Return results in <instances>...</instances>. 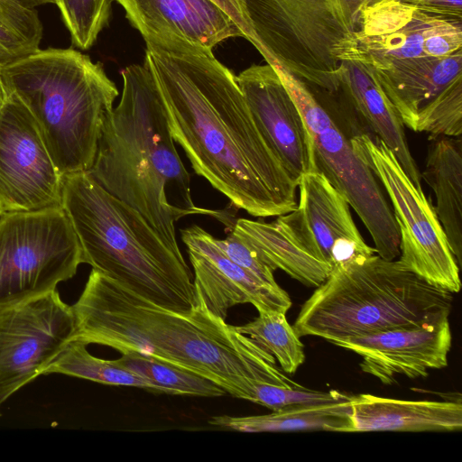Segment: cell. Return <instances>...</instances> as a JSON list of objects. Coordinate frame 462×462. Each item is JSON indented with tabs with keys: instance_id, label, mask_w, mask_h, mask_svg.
<instances>
[{
	"instance_id": "29",
	"label": "cell",
	"mask_w": 462,
	"mask_h": 462,
	"mask_svg": "<svg viewBox=\"0 0 462 462\" xmlns=\"http://www.w3.org/2000/svg\"><path fill=\"white\" fill-rule=\"evenodd\" d=\"M415 132H426L430 139L462 134V76L453 80L418 113Z\"/></svg>"
},
{
	"instance_id": "28",
	"label": "cell",
	"mask_w": 462,
	"mask_h": 462,
	"mask_svg": "<svg viewBox=\"0 0 462 462\" xmlns=\"http://www.w3.org/2000/svg\"><path fill=\"white\" fill-rule=\"evenodd\" d=\"M42 32L34 9L0 0V66L38 50Z\"/></svg>"
},
{
	"instance_id": "23",
	"label": "cell",
	"mask_w": 462,
	"mask_h": 462,
	"mask_svg": "<svg viewBox=\"0 0 462 462\" xmlns=\"http://www.w3.org/2000/svg\"><path fill=\"white\" fill-rule=\"evenodd\" d=\"M461 140L442 137L428 149L421 173L436 197L435 211L458 266L462 256Z\"/></svg>"
},
{
	"instance_id": "24",
	"label": "cell",
	"mask_w": 462,
	"mask_h": 462,
	"mask_svg": "<svg viewBox=\"0 0 462 462\" xmlns=\"http://www.w3.org/2000/svg\"><path fill=\"white\" fill-rule=\"evenodd\" d=\"M232 231L244 239L271 269H278L310 287H318L332 266L299 248L276 225L262 220L237 219Z\"/></svg>"
},
{
	"instance_id": "12",
	"label": "cell",
	"mask_w": 462,
	"mask_h": 462,
	"mask_svg": "<svg viewBox=\"0 0 462 462\" xmlns=\"http://www.w3.org/2000/svg\"><path fill=\"white\" fill-rule=\"evenodd\" d=\"M62 176L37 125L14 95L0 106V208L30 211L61 204Z\"/></svg>"
},
{
	"instance_id": "20",
	"label": "cell",
	"mask_w": 462,
	"mask_h": 462,
	"mask_svg": "<svg viewBox=\"0 0 462 462\" xmlns=\"http://www.w3.org/2000/svg\"><path fill=\"white\" fill-rule=\"evenodd\" d=\"M352 432L457 431L462 429L461 401H408L369 393L354 395Z\"/></svg>"
},
{
	"instance_id": "31",
	"label": "cell",
	"mask_w": 462,
	"mask_h": 462,
	"mask_svg": "<svg viewBox=\"0 0 462 462\" xmlns=\"http://www.w3.org/2000/svg\"><path fill=\"white\" fill-rule=\"evenodd\" d=\"M217 243L223 252L237 265L251 273L263 282L278 286L274 279V271L271 269L255 251L239 236L231 231L225 239Z\"/></svg>"
},
{
	"instance_id": "13",
	"label": "cell",
	"mask_w": 462,
	"mask_h": 462,
	"mask_svg": "<svg viewBox=\"0 0 462 462\" xmlns=\"http://www.w3.org/2000/svg\"><path fill=\"white\" fill-rule=\"evenodd\" d=\"M292 211L274 221L301 250L332 269L376 254L359 233L346 199L319 171L304 174Z\"/></svg>"
},
{
	"instance_id": "5",
	"label": "cell",
	"mask_w": 462,
	"mask_h": 462,
	"mask_svg": "<svg viewBox=\"0 0 462 462\" xmlns=\"http://www.w3.org/2000/svg\"><path fill=\"white\" fill-rule=\"evenodd\" d=\"M0 75L32 115L60 174L88 171L119 94L102 64L71 48L38 49L0 66Z\"/></svg>"
},
{
	"instance_id": "33",
	"label": "cell",
	"mask_w": 462,
	"mask_h": 462,
	"mask_svg": "<svg viewBox=\"0 0 462 462\" xmlns=\"http://www.w3.org/2000/svg\"><path fill=\"white\" fill-rule=\"evenodd\" d=\"M14 1H15L16 3L20 4L21 5H23L24 7L32 8V9H34V7H36V6L46 5V4H54L55 5V2H56V0H14Z\"/></svg>"
},
{
	"instance_id": "27",
	"label": "cell",
	"mask_w": 462,
	"mask_h": 462,
	"mask_svg": "<svg viewBox=\"0 0 462 462\" xmlns=\"http://www.w3.org/2000/svg\"><path fill=\"white\" fill-rule=\"evenodd\" d=\"M252 321L233 326L235 330L247 336L278 361L282 370L294 374L304 363V346L286 314L282 312H258Z\"/></svg>"
},
{
	"instance_id": "30",
	"label": "cell",
	"mask_w": 462,
	"mask_h": 462,
	"mask_svg": "<svg viewBox=\"0 0 462 462\" xmlns=\"http://www.w3.org/2000/svg\"><path fill=\"white\" fill-rule=\"evenodd\" d=\"M74 46L89 49L107 24L111 0H56Z\"/></svg>"
},
{
	"instance_id": "35",
	"label": "cell",
	"mask_w": 462,
	"mask_h": 462,
	"mask_svg": "<svg viewBox=\"0 0 462 462\" xmlns=\"http://www.w3.org/2000/svg\"><path fill=\"white\" fill-rule=\"evenodd\" d=\"M2 213H3V211H2V209H1V208H0V215H1Z\"/></svg>"
},
{
	"instance_id": "19",
	"label": "cell",
	"mask_w": 462,
	"mask_h": 462,
	"mask_svg": "<svg viewBox=\"0 0 462 462\" xmlns=\"http://www.w3.org/2000/svg\"><path fill=\"white\" fill-rule=\"evenodd\" d=\"M364 66L393 105L402 124L415 131L420 109L462 76V50L443 57L397 60L380 68Z\"/></svg>"
},
{
	"instance_id": "21",
	"label": "cell",
	"mask_w": 462,
	"mask_h": 462,
	"mask_svg": "<svg viewBox=\"0 0 462 462\" xmlns=\"http://www.w3.org/2000/svg\"><path fill=\"white\" fill-rule=\"evenodd\" d=\"M337 78L340 89L372 133L392 151L413 184L422 189L421 173L410 152L404 125L373 75L360 61L346 60L341 61Z\"/></svg>"
},
{
	"instance_id": "8",
	"label": "cell",
	"mask_w": 462,
	"mask_h": 462,
	"mask_svg": "<svg viewBox=\"0 0 462 462\" xmlns=\"http://www.w3.org/2000/svg\"><path fill=\"white\" fill-rule=\"evenodd\" d=\"M263 58L274 68L300 111L310 137L316 171L355 209L372 236L376 254L384 260H394L400 256L399 230L375 175L310 88L269 53Z\"/></svg>"
},
{
	"instance_id": "22",
	"label": "cell",
	"mask_w": 462,
	"mask_h": 462,
	"mask_svg": "<svg viewBox=\"0 0 462 462\" xmlns=\"http://www.w3.org/2000/svg\"><path fill=\"white\" fill-rule=\"evenodd\" d=\"M354 395L319 402H301L253 416H213L208 423L221 429L245 433L293 430L352 432Z\"/></svg>"
},
{
	"instance_id": "32",
	"label": "cell",
	"mask_w": 462,
	"mask_h": 462,
	"mask_svg": "<svg viewBox=\"0 0 462 462\" xmlns=\"http://www.w3.org/2000/svg\"><path fill=\"white\" fill-rule=\"evenodd\" d=\"M439 18L462 23V0H400Z\"/></svg>"
},
{
	"instance_id": "16",
	"label": "cell",
	"mask_w": 462,
	"mask_h": 462,
	"mask_svg": "<svg viewBox=\"0 0 462 462\" xmlns=\"http://www.w3.org/2000/svg\"><path fill=\"white\" fill-rule=\"evenodd\" d=\"M451 342L448 318H445L362 334L333 344L358 355L364 373L383 384H393L396 375L426 377L430 370L446 367Z\"/></svg>"
},
{
	"instance_id": "1",
	"label": "cell",
	"mask_w": 462,
	"mask_h": 462,
	"mask_svg": "<svg viewBox=\"0 0 462 462\" xmlns=\"http://www.w3.org/2000/svg\"><path fill=\"white\" fill-rule=\"evenodd\" d=\"M144 41L171 136L194 171L253 217L295 209L298 183L258 129L236 76L212 50L174 37Z\"/></svg>"
},
{
	"instance_id": "26",
	"label": "cell",
	"mask_w": 462,
	"mask_h": 462,
	"mask_svg": "<svg viewBox=\"0 0 462 462\" xmlns=\"http://www.w3.org/2000/svg\"><path fill=\"white\" fill-rule=\"evenodd\" d=\"M116 363L144 378L153 393L219 397L226 393L212 381L137 352L122 354Z\"/></svg>"
},
{
	"instance_id": "17",
	"label": "cell",
	"mask_w": 462,
	"mask_h": 462,
	"mask_svg": "<svg viewBox=\"0 0 462 462\" xmlns=\"http://www.w3.org/2000/svg\"><path fill=\"white\" fill-rule=\"evenodd\" d=\"M180 234L193 268L195 293L212 314L226 320L230 308L245 303L258 312L286 314L290 310L291 300L283 289L263 282L234 263L202 227L193 225Z\"/></svg>"
},
{
	"instance_id": "15",
	"label": "cell",
	"mask_w": 462,
	"mask_h": 462,
	"mask_svg": "<svg viewBox=\"0 0 462 462\" xmlns=\"http://www.w3.org/2000/svg\"><path fill=\"white\" fill-rule=\"evenodd\" d=\"M143 39L180 38L212 50L223 41L254 32L242 0H116Z\"/></svg>"
},
{
	"instance_id": "25",
	"label": "cell",
	"mask_w": 462,
	"mask_h": 462,
	"mask_svg": "<svg viewBox=\"0 0 462 462\" xmlns=\"http://www.w3.org/2000/svg\"><path fill=\"white\" fill-rule=\"evenodd\" d=\"M84 342L71 339L43 372L62 374L108 385L138 387L153 392L152 386L142 376L119 365L92 356Z\"/></svg>"
},
{
	"instance_id": "34",
	"label": "cell",
	"mask_w": 462,
	"mask_h": 462,
	"mask_svg": "<svg viewBox=\"0 0 462 462\" xmlns=\"http://www.w3.org/2000/svg\"><path fill=\"white\" fill-rule=\"evenodd\" d=\"M8 98V94L0 75V106H2Z\"/></svg>"
},
{
	"instance_id": "11",
	"label": "cell",
	"mask_w": 462,
	"mask_h": 462,
	"mask_svg": "<svg viewBox=\"0 0 462 462\" xmlns=\"http://www.w3.org/2000/svg\"><path fill=\"white\" fill-rule=\"evenodd\" d=\"M74 334V315L56 290L0 308V404L42 375Z\"/></svg>"
},
{
	"instance_id": "2",
	"label": "cell",
	"mask_w": 462,
	"mask_h": 462,
	"mask_svg": "<svg viewBox=\"0 0 462 462\" xmlns=\"http://www.w3.org/2000/svg\"><path fill=\"white\" fill-rule=\"evenodd\" d=\"M71 309V339L152 357L203 376L235 398L253 402L258 384L296 383L271 354L212 314L198 294L190 310L177 312L92 269Z\"/></svg>"
},
{
	"instance_id": "9",
	"label": "cell",
	"mask_w": 462,
	"mask_h": 462,
	"mask_svg": "<svg viewBox=\"0 0 462 462\" xmlns=\"http://www.w3.org/2000/svg\"><path fill=\"white\" fill-rule=\"evenodd\" d=\"M82 252L61 206L0 215V308L56 290Z\"/></svg>"
},
{
	"instance_id": "14",
	"label": "cell",
	"mask_w": 462,
	"mask_h": 462,
	"mask_svg": "<svg viewBox=\"0 0 462 462\" xmlns=\"http://www.w3.org/2000/svg\"><path fill=\"white\" fill-rule=\"evenodd\" d=\"M358 58L380 68L391 61L443 57L462 50V23L427 14L400 0H375L362 14Z\"/></svg>"
},
{
	"instance_id": "7",
	"label": "cell",
	"mask_w": 462,
	"mask_h": 462,
	"mask_svg": "<svg viewBox=\"0 0 462 462\" xmlns=\"http://www.w3.org/2000/svg\"><path fill=\"white\" fill-rule=\"evenodd\" d=\"M258 40L281 66L328 94L340 90L341 61L357 60L365 8L375 0H242Z\"/></svg>"
},
{
	"instance_id": "6",
	"label": "cell",
	"mask_w": 462,
	"mask_h": 462,
	"mask_svg": "<svg viewBox=\"0 0 462 462\" xmlns=\"http://www.w3.org/2000/svg\"><path fill=\"white\" fill-rule=\"evenodd\" d=\"M316 288L292 327L299 337L315 336L331 343L448 318L454 300L452 292L377 254L333 268Z\"/></svg>"
},
{
	"instance_id": "10",
	"label": "cell",
	"mask_w": 462,
	"mask_h": 462,
	"mask_svg": "<svg viewBox=\"0 0 462 462\" xmlns=\"http://www.w3.org/2000/svg\"><path fill=\"white\" fill-rule=\"evenodd\" d=\"M358 155L381 180L393 204L400 236L399 261L429 283L460 291L459 266L435 208L404 172L392 151L377 136L351 139Z\"/></svg>"
},
{
	"instance_id": "18",
	"label": "cell",
	"mask_w": 462,
	"mask_h": 462,
	"mask_svg": "<svg viewBox=\"0 0 462 462\" xmlns=\"http://www.w3.org/2000/svg\"><path fill=\"white\" fill-rule=\"evenodd\" d=\"M254 120L290 176L316 171L312 144L299 107L274 68L252 65L236 76Z\"/></svg>"
},
{
	"instance_id": "3",
	"label": "cell",
	"mask_w": 462,
	"mask_h": 462,
	"mask_svg": "<svg viewBox=\"0 0 462 462\" xmlns=\"http://www.w3.org/2000/svg\"><path fill=\"white\" fill-rule=\"evenodd\" d=\"M118 105L105 116L95 158L86 171L107 193L138 211L177 254L175 223L193 214L190 175L176 150L163 100L143 61L121 70Z\"/></svg>"
},
{
	"instance_id": "4",
	"label": "cell",
	"mask_w": 462,
	"mask_h": 462,
	"mask_svg": "<svg viewBox=\"0 0 462 462\" xmlns=\"http://www.w3.org/2000/svg\"><path fill=\"white\" fill-rule=\"evenodd\" d=\"M79 239L82 263L167 310L196 305L193 275L138 211L87 172L62 176L61 204Z\"/></svg>"
}]
</instances>
